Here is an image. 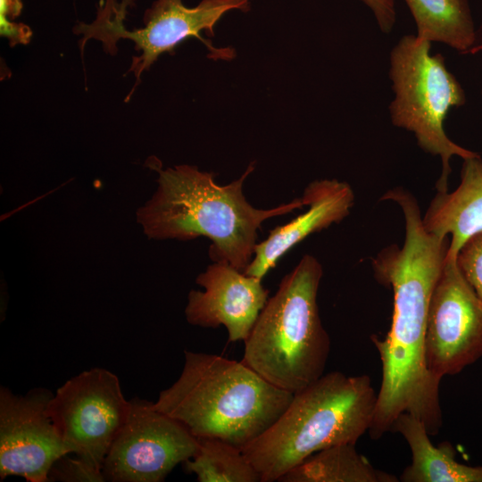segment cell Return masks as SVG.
I'll return each mask as SVG.
<instances>
[{
  "label": "cell",
  "instance_id": "obj_1",
  "mask_svg": "<svg viewBox=\"0 0 482 482\" xmlns=\"http://www.w3.org/2000/svg\"><path fill=\"white\" fill-rule=\"evenodd\" d=\"M381 200L400 206L405 235L401 247L387 246L372 261L378 282L393 290L394 309L386 336L371 337L380 357L382 379L369 434L380 438L406 412L436 436L443 424L441 381L427 368L425 335L430 297L445 263L450 238L426 229L418 202L408 190L397 187Z\"/></svg>",
  "mask_w": 482,
  "mask_h": 482
},
{
  "label": "cell",
  "instance_id": "obj_2",
  "mask_svg": "<svg viewBox=\"0 0 482 482\" xmlns=\"http://www.w3.org/2000/svg\"><path fill=\"white\" fill-rule=\"evenodd\" d=\"M148 163L159 177L156 192L137 212L145 234L180 241L206 237L212 242L209 257L213 262H226L243 272L253 259L262 222L305 205L300 197L270 209L253 206L243 186L254 170V162L237 179L222 186L215 182L213 173L195 166L162 169L155 157Z\"/></svg>",
  "mask_w": 482,
  "mask_h": 482
},
{
  "label": "cell",
  "instance_id": "obj_3",
  "mask_svg": "<svg viewBox=\"0 0 482 482\" xmlns=\"http://www.w3.org/2000/svg\"><path fill=\"white\" fill-rule=\"evenodd\" d=\"M179 378L154 407L196 438H217L242 449L283 413L294 394L272 385L242 361L185 351Z\"/></svg>",
  "mask_w": 482,
  "mask_h": 482
},
{
  "label": "cell",
  "instance_id": "obj_4",
  "mask_svg": "<svg viewBox=\"0 0 482 482\" xmlns=\"http://www.w3.org/2000/svg\"><path fill=\"white\" fill-rule=\"evenodd\" d=\"M377 398L367 375L323 374L295 393L279 418L241 450L261 482L278 481L324 448L356 445L371 426Z\"/></svg>",
  "mask_w": 482,
  "mask_h": 482
},
{
  "label": "cell",
  "instance_id": "obj_5",
  "mask_svg": "<svg viewBox=\"0 0 482 482\" xmlns=\"http://www.w3.org/2000/svg\"><path fill=\"white\" fill-rule=\"evenodd\" d=\"M322 266L304 254L280 281L244 341L242 362L293 394L323 375L330 351L317 303Z\"/></svg>",
  "mask_w": 482,
  "mask_h": 482
},
{
  "label": "cell",
  "instance_id": "obj_6",
  "mask_svg": "<svg viewBox=\"0 0 482 482\" xmlns=\"http://www.w3.org/2000/svg\"><path fill=\"white\" fill-rule=\"evenodd\" d=\"M430 48L431 42L406 35L392 49L389 77L395 98L389 113L393 125L412 132L422 150L440 157L442 173L436 187L447 192L452 157L463 160L478 154L453 142L445 131L448 112L463 105L466 96L443 55L431 54Z\"/></svg>",
  "mask_w": 482,
  "mask_h": 482
},
{
  "label": "cell",
  "instance_id": "obj_7",
  "mask_svg": "<svg viewBox=\"0 0 482 482\" xmlns=\"http://www.w3.org/2000/svg\"><path fill=\"white\" fill-rule=\"evenodd\" d=\"M252 0H201L195 7H187L182 0H155L144 13V27L132 30L124 26L128 7L133 0H101L97 5L96 17L90 24L79 22L74 33L83 35L79 47L83 52L87 40L95 38L103 43L111 54L117 52V42L129 39L140 53L132 57L128 72H133L136 83L125 101H128L140 83L143 71L164 54H174L175 48L183 41L195 37L205 45L212 60L230 61L235 58L232 47H215L205 40L201 32L214 36V27L222 16L233 10L248 12Z\"/></svg>",
  "mask_w": 482,
  "mask_h": 482
},
{
  "label": "cell",
  "instance_id": "obj_8",
  "mask_svg": "<svg viewBox=\"0 0 482 482\" xmlns=\"http://www.w3.org/2000/svg\"><path fill=\"white\" fill-rule=\"evenodd\" d=\"M129 408L130 401L125 399L118 377L103 368L84 370L68 379L48 405L69 453L100 473Z\"/></svg>",
  "mask_w": 482,
  "mask_h": 482
},
{
  "label": "cell",
  "instance_id": "obj_9",
  "mask_svg": "<svg viewBox=\"0 0 482 482\" xmlns=\"http://www.w3.org/2000/svg\"><path fill=\"white\" fill-rule=\"evenodd\" d=\"M198 439L153 403L130 400L128 418L103 464L104 481L162 482L179 463L192 458Z\"/></svg>",
  "mask_w": 482,
  "mask_h": 482
},
{
  "label": "cell",
  "instance_id": "obj_10",
  "mask_svg": "<svg viewBox=\"0 0 482 482\" xmlns=\"http://www.w3.org/2000/svg\"><path fill=\"white\" fill-rule=\"evenodd\" d=\"M482 357V300L448 252L433 289L425 335V360L438 380Z\"/></svg>",
  "mask_w": 482,
  "mask_h": 482
},
{
  "label": "cell",
  "instance_id": "obj_11",
  "mask_svg": "<svg viewBox=\"0 0 482 482\" xmlns=\"http://www.w3.org/2000/svg\"><path fill=\"white\" fill-rule=\"evenodd\" d=\"M53 393L34 388L25 395L0 387V478L19 476L47 482L53 464L69 453L49 414Z\"/></svg>",
  "mask_w": 482,
  "mask_h": 482
},
{
  "label": "cell",
  "instance_id": "obj_12",
  "mask_svg": "<svg viewBox=\"0 0 482 482\" xmlns=\"http://www.w3.org/2000/svg\"><path fill=\"white\" fill-rule=\"evenodd\" d=\"M262 280L229 263L212 262L195 279L204 290L188 294L187 322L212 328L222 325L229 342L245 341L269 299Z\"/></svg>",
  "mask_w": 482,
  "mask_h": 482
},
{
  "label": "cell",
  "instance_id": "obj_13",
  "mask_svg": "<svg viewBox=\"0 0 482 482\" xmlns=\"http://www.w3.org/2000/svg\"><path fill=\"white\" fill-rule=\"evenodd\" d=\"M302 197L308 210L277 226L266 239L256 244L253 259L244 271L246 275L262 279L287 252L308 236L343 220L354 204L351 186L337 179L315 180L305 187Z\"/></svg>",
  "mask_w": 482,
  "mask_h": 482
},
{
  "label": "cell",
  "instance_id": "obj_14",
  "mask_svg": "<svg viewBox=\"0 0 482 482\" xmlns=\"http://www.w3.org/2000/svg\"><path fill=\"white\" fill-rule=\"evenodd\" d=\"M426 229L449 237L448 252L457 254L465 240L482 229V159H463L461 182L453 192H437L422 217Z\"/></svg>",
  "mask_w": 482,
  "mask_h": 482
},
{
  "label": "cell",
  "instance_id": "obj_15",
  "mask_svg": "<svg viewBox=\"0 0 482 482\" xmlns=\"http://www.w3.org/2000/svg\"><path fill=\"white\" fill-rule=\"evenodd\" d=\"M391 431L400 433L407 442L411 462L399 480L403 482H482V466H470L455 459L449 442L435 446L423 422L403 412L395 420Z\"/></svg>",
  "mask_w": 482,
  "mask_h": 482
},
{
  "label": "cell",
  "instance_id": "obj_16",
  "mask_svg": "<svg viewBox=\"0 0 482 482\" xmlns=\"http://www.w3.org/2000/svg\"><path fill=\"white\" fill-rule=\"evenodd\" d=\"M279 482H397L399 478L376 469L354 444L324 448L288 470Z\"/></svg>",
  "mask_w": 482,
  "mask_h": 482
},
{
  "label": "cell",
  "instance_id": "obj_17",
  "mask_svg": "<svg viewBox=\"0 0 482 482\" xmlns=\"http://www.w3.org/2000/svg\"><path fill=\"white\" fill-rule=\"evenodd\" d=\"M417 26V37L444 43L469 54L476 29L467 0H404Z\"/></svg>",
  "mask_w": 482,
  "mask_h": 482
},
{
  "label": "cell",
  "instance_id": "obj_18",
  "mask_svg": "<svg viewBox=\"0 0 482 482\" xmlns=\"http://www.w3.org/2000/svg\"><path fill=\"white\" fill-rule=\"evenodd\" d=\"M198 449L184 462L199 482H259L256 469L236 445L217 438H197Z\"/></svg>",
  "mask_w": 482,
  "mask_h": 482
},
{
  "label": "cell",
  "instance_id": "obj_19",
  "mask_svg": "<svg viewBox=\"0 0 482 482\" xmlns=\"http://www.w3.org/2000/svg\"><path fill=\"white\" fill-rule=\"evenodd\" d=\"M457 264L482 300V229L469 237L456 254Z\"/></svg>",
  "mask_w": 482,
  "mask_h": 482
},
{
  "label": "cell",
  "instance_id": "obj_20",
  "mask_svg": "<svg viewBox=\"0 0 482 482\" xmlns=\"http://www.w3.org/2000/svg\"><path fill=\"white\" fill-rule=\"evenodd\" d=\"M67 453L60 457L52 466L49 474V481L63 482H103L102 473L96 471L80 459L71 457Z\"/></svg>",
  "mask_w": 482,
  "mask_h": 482
},
{
  "label": "cell",
  "instance_id": "obj_21",
  "mask_svg": "<svg viewBox=\"0 0 482 482\" xmlns=\"http://www.w3.org/2000/svg\"><path fill=\"white\" fill-rule=\"evenodd\" d=\"M372 12L383 33L388 34L393 30L396 14L395 0H359Z\"/></svg>",
  "mask_w": 482,
  "mask_h": 482
},
{
  "label": "cell",
  "instance_id": "obj_22",
  "mask_svg": "<svg viewBox=\"0 0 482 482\" xmlns=\"http://www.w3.org/2000/svg\"><path fill=\"white\" fill-rule=\"evenodd\" d=\"M0 34L9 39L11 46H14L17 44H28L32 31L23 23L0 22Z\"/></svg>",
  "mask_w": 482,
  "mask_h": 482
},
{
  "label": "cell",
  "instance_id": "obj_23",
  "mask_svg": "<svg viewBox=\"0 0 482 482\" xmlns=\"http://www.w3.org/2000/svg\"><path fill=\"white\" fill-rule=\"evenodd\" d=\"M21 0H0V22H13L22 11Z\"/></svg>",
  "mask_w": 482,
  "mask_h": 482
},
{
  "label": "cell",
  "instance_id": "obj_24",
  "mask_svg": "<svg viewBox=\"0 0 482 482\" xmlns=\"http://www.w3.org/2000/svg\"><path fill=\"white\" fill-rule=\"evenodd\" d=\"M482 51V24L476 30V40L469 54H476Z\"/></svg>",
  "mask_w": 482,
  "mask_h": 482
}]
</instances>
